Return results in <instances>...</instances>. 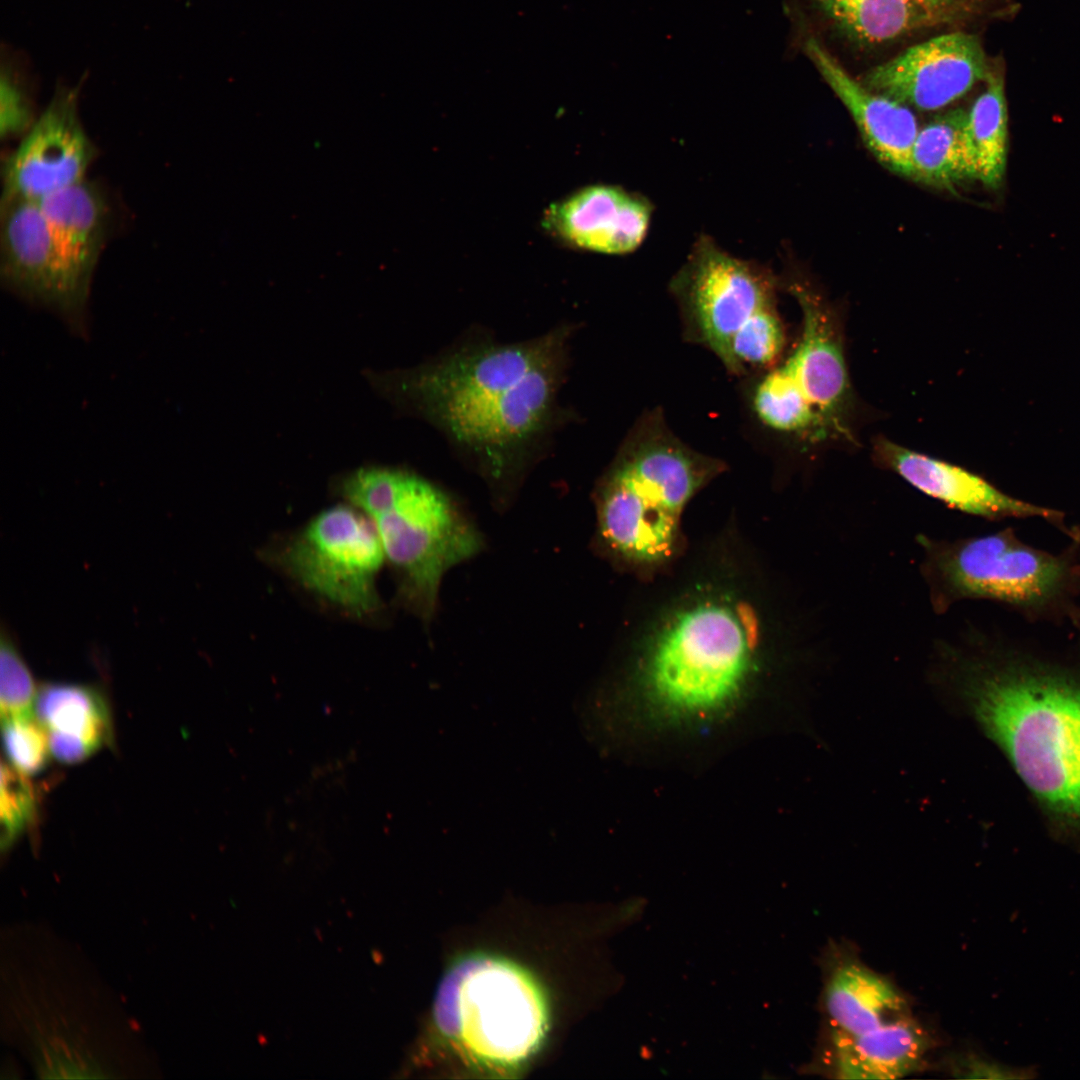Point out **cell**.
<instances>
[{
	"label": "cell",
	"mask_w": 1080,
	"mask_h": 1080,
	"mask_svg": "<svg viewBox=\"0 0 1080 1080\" xmlns=\"http://www.w3.org/2000/svg\"><path fill=\"white\" fill-rule=\"evenodd\" d=\"M572 328L517 343L470 335L415 368L375 376L379 391L439 430L489 483L507 487L560 424Z\"/></svg>",
	"instance_id": "cell-1"
},
{
	"label": "cell",
	"mask_w": 1080,
	"mask_h": 1080,
	"mask_svg": "<svg viewBox=\"0 0 1080 1080\" xmlns=\"http://www.w3.org/2000/svg\"><path fill=\"white\" fill-rule=\"evenodd\" d=\"M930 669L1049 819L1080 831V662L968 629L936 639Z\"/></svg>",
	"instance_id": "cell-2"
},
{
	"label": "cell",
	"mask_w": 1080,
	"mask_h": 1080,
	"mask_svg": "<svg viewBox=\"0 0 1080 1080\" xmlns=\"http://www.w3.org/2000/svg\"><path fill=\"white\" fill-rule=\"evenodd\" d=\"M723 467L719 459L681 441L663 416H644L596 487L597 536L603 550L640 571L672 560L685 507Z\"/></svg>",
	"instance_id": "cell-3"
},
{
	"label": "cell",
	"mask_w": 1080,
	"mask_h": 1080,
	"mask_svg": "<svg viewBox=\"0 0 1080 1080\" xmlns=\"http://www.w3.org/2000/svg\"><path fill=\"white\" fill-rule=\"evenodd\" d=\"M336 492L371 520L399 602L428 622L445 573L480 551L478 531L442 490L408 470L360 467L336 481Z\"/></svg>",
	"instance_id": "cell-4"
},
{
	"label": "cell",
	"mask_w": 1080,
	"mask_h": 1080,
	"mask_svg": "<svg viewBox=\"0 0 1080 1080\" xmlns=\"http://www.w3.org/2000/svg\"><path fill=\"white\" fill-rule=\"evenodd\" d=\"M711 592L676 604L645 638L649 687L679 710H707L730 698L748 676L763 640L746 602Z\"/></svg>",
	"instance_id": "cell-5"
},
{
	"label": "cell",
	"mask_w": 1080,
	"mask_h": 1080,
	"mask_svg": "<svg viewBox=\"0 0 1080 1080\" xmlns=\"http://www.w3.org/2000/svg\"><path fill=\"white\" fill-rule=\"evenodd\" d=\"M776 280L758 263L737 258L702 235L671 281L688 338L733 374L769 368L785 345Z\"/></svg>",
	"instance_id": "cell-6"
},
{
	"label": "cell",
	"mask_w": 1080,
	"mask_h": 1080,
	"mask_svg": "<svg viewBox=\"0 0 1080 1080\" xmlns=\"http://www.w3.org/2000/svg\"><path fill=\"white\" fill-rule=\"evenodd\" d=\"M920 574L935 613L965 600H990L1032 616L1069 611L1080 568L1020 541L1010 529L955 539L919 534Z\"/></svg>",
	"instance_id": "cell-7"
},
{
	"label": "cell",
	"mask_w": 1080,
	"mask_h": 1080,
	"mask_svg": "<svg viewBox=\"0 0 1080 1080\" xmlns=\"http://www.w3.org/2000/svg\"><path fill=\"white\" fill-rule=\"evenodd\" d=\"M433 1019L466 1058L510 1070L540 1047L548 1011L540 987L525 970L497 957L472 955L456 961L443 977Z\"/></svg>",
	"instance_id": "cell-8"
},
{
	"label": "cell",
	"mask_w": 1080,
	"mask_h": 1080,
	"mask_svg": "<svg viewBox=\"0 0 1080 1080\" xmlns=\"http://www.w3.org/2000/svg\"><path fill=\"white\" fill-rule=\"evenodd\" d=\"M802 311V331L793 351L759 381L753 408L778 432L809 441L849 438L851 388L840 321L832 308L799 281L787 285Z\"/></svg>",
	"instance_id": "cell-9"
},
{
	"label": "cell",
	"mask_w": 1080,
	"mask_h": 1080,
	"mask_svg": "<svg viewBox=\"0 0 1080 1080\" xmlns=\"http://www.w3.org/2000/svg\"><path fill=\"white\" fill-rule=\"evenodd\" d=\"M271 559L304 590L346 615L362 620L382 609L376 580L384 551L371 520L349 503L316 514Z\"/></svg>",
	"instance_id": "cell-10"
},
{
	"label": "cell",
	"mask_w": 1080,
	"mask_h": 1080,
	"mask_svg": "<svg viewBox=\"0 0 1080 1080\" xmlns=\"http://www.w3.org/2000/svg\"><path fill=\"white\" fill-rule=\"evenodd\" d=\"M79 85H59L3 165L1 199L40 201L83 179L96 156L78 112Z\"/></svg>",
	"instance_id": "cell-11"
},
{
	"label": "cell",
	"mask_w": 1080,
	"mask_h": 1080,
	"mask_svg": "<svg viewBox=\"0 0 1080 1080\" xmlns=\"http://www.w3.org/2000/svg\"><path fill=\"white\" fill-rule=\"evenodd\" d=\"M989 73L978 37L954 32L909 47L859 81L901 104L933 111L964 96Z\"/></svg>",
	"instance_id": "cell-12"
},
{
	"label": "cell",
	"mask_w": 1080,
	"mask_h": 1080,
	"mask_svg": "<svg viewBox=\"0 0 1080 1080\" xmlns=\"http://www.w3.org/2000/svg\"><path fill=\"white\" fill-rule=\"evenodd\" d=\"M39 202L46 219L63 288V322L86 336L87 304L94 270L104 245L109 209L101 188L86 178Z\"/></svg>",
	"instance_id": "cell-13"
},
{
	"label": "cell",
	"mask_w": 1080,
	"mask_h": 1080,
	"mask_svg": "<svg viewBox=\"0 0 1080 1080\" xmlns=\"http://www.w3.org/2000/svg\"><path fill=\"white\" fill-rule=\"evenodd\" d=\"M652 211L650 201L638 193L613 185H592L552 204L543 225L574 248L622 255L642 244Z\"/></svg>",
	"instance_id": "cell-14"
},
{
	"label": "cell",
	"mask_w": 1080,
	"mask_h": 1080,
	"mask_svg": "<svg viewBox=\"0 0 1080 1080\" xmlns=\"http://www.w3.org/2000/svg\"><path fill=\"white\" fill-rule=\"evenodd\" d=\"M874 456L921 493L966 514L987 519L1043 518L1059 524L1060 511L1014 498L960 466L880 438Z\"/></svg>",
	"instance_id": "cell-15"
},
{
	"label": "cell",
	"mask_w": 1080,
	"mask_h": 1080,
	"mask_svg": "<svg viewBox=\"0 0 1080 1080\" xmlns=\"http://www.w3.org/2000/svg\"><path fill=\"white\" fill-rule=\"evenodd\" d=\"M0 276L23 300L61 319L65 304L50 231L38 201L1 199Z\"/></svg>",
	"instance_id": "cell-16"
},
{
	"label": "cell",
	"mask_w": 1080,
	"mask_h": 1080,
	"mask_svg": "<svg viewBox=\"0 0 1080 1080\" xmlns=\"http://www.w3.org/2000/svg\"><path fill=\"white\" fill-rule=\"evenodd\" d=\"M805 51L847 108L873 155L886 168L909 178L911 151L919 128L908 106L854 79L817 39L809 38Z\"/></svg>",
	"instance_id": "cell-17"
},
{
	"label": "cell",
	"mask_w": 1080,
	"mask_h": 1080,
	"mask_svg": "<svg viewBox=\"0 0 1080 1080\" xmlns=\"http://www.w3.org/2000/svg\"><path fill=\"white\" fill-rule=\"evenodd\" d=\"M33 712L46 732L51 755L61 763H80L111 742L108 703L94 685L44 683Z\"/></svg>",
	"instance_id": "cell-18"
},
{
	"label": "cell",
	"mask_w": 1080,
	"mask_h": 1080,
	"mask_svg": "<svg viewBox=\"0 0 1080 1080\" xmlns=\"http://www.w3.org/2000/svg\"><path fill=\"white\" fill-rule=\"evenodd\" d=\"M824 1000L832 1037L856 1036L911 1015L905 997L892 983L856 961L833 969Z\"/></svg>",
	"instance_id": "cell-19"
},
{
	"label": "cell",
	"mask_w": 1080,
	"mask_h": 1080,
	"mask_svg": "<svg viewBox=\"0 0 1080 1080\" xmlns=\"http://www.w3.org/2000/svg\"><path fill=\"white\" fill-rule=\"evenodd\" d=\"M839 1078L895 1079L920 1068L931 1047L928 1032L912 1015L849 1037H832Z\"/></svg>",
	"instance_id": "cell-20"
},
{
	"label": "cell",
	"mask_w": 1080,
	"mask_h": 1080,
	"mask_svg": "<svg viewBox=\"0 0 1080 1080\" xmlns=\"http://www.w3.org/2000/svg\"><path fill=\"white\" fill-rule=\"evenodd\" d=\"M909 178L940 187L976 180L966 111L958 108L938 115L918 131L911 151Z\"/></svg>",
	"instance_id": "cell-21"
},
{
	"label": "cell",
	"mask_w": 1080,
	"mask_h": 1080,
	"mask_svg": "<svg viewBox=\"0 0 1080 1080\" xmlns=\"http://www.w3.org/2000/svg\"><path fill=\"white\" fill-rule=\"evenodd\" d=\"M843 34L863 45L898 39L935 18L916 0H815Z\"/></svg>",
	"instance_id": "cell-22"
},
{
	"label": "cell",
	"mask_w": 1080,
	"mask_h": 1080,
	"mask_svg": "<svg viewBox=\"0 0 1080 1080\" xmlns=\"http://www.w3.org/2000/svg\"><path fill=\"white\" fill-rule=\"evenodd\" d=\"M985 91L967 111V132L974 156L976 180L990 188L1001 185L1008 155V114L1004 82L989 73Z\"/></svg>",
	"instance_id": "cell-23"
},
{
	"label": "cell",
	"mask_w": 1080,
	"mask_h": 1080,
	"mask_svg": "<svg viewBox=\"0 0 1080 1080\" xmlns=\"http://www.w3.org/2000/svg\"><path fill=\"white\" fill-rule=\"evenodd\" d=\"M34 76L29 58L2 43L0 57V135H24L36 120Z\"/></svg>",
	"instance_id": "cell-24"
},
{
	"label": "cell",
	"mask_w": 1080,
	"mask_h": 1080,
	"mask_svg": "<svg viewBox=\"0 0 1080 1080\" xmlns=\"http://www.w3.org/2000/svg\"><path fill=\"white\" fill-rule=\"evenodd\" d=\"M38 688L14 636L4 626L0 637L1 718L30 717Z\"/></svg>",
	"instance_id": "cell-25"
},
{
	"label": "cell",
	"mask_w": 1080,
	"mask_h": 1080,
	"mask_svg": "<svg viewBox=\"0 0 1080 1080\" xmlns=\"http://www.w3.org/2000/svg\"><path fill=\"white\" fill-rule=\"evenodd\" d=\"M36 798L32 784L26 775L10 763L1 764L0 792V845L2 851L10 849L32 825L36 817Z\"/></svg>",
	"instance_id": "cell-26"
},
{
	"label": "cell",
	"mask_w": 1080,
	"mask_h": 1080,
	"mask_svg": "<svg viewBox=\"0 0 1080 1080\" xmlns=\"http://www.w3.org/2000/svg\"><path fill=\"white\" fill-rule=\"evenodd\" d=\"M2 738L9 763L20 773L32 776L46 768L48 740L34 715L2 719Z\"/></svg>",
	"instance_id": "cell-27"
},
{
	"label": "cell",
	"mask_w": 1080,
	"mask_h": 1080,
	"mask_svg": "<svg viewBox=\"0 0 1080 1080\" xmlns=\"http://www.w3.org/2000/svg\"><path fill=\"white\" fill-rule=\"evenodd\" d=\"M923 8L935 18L950 16L966 2V0H916Z\"/></svg>",
	"instance_id": "cell-28"
}]
</instances>
